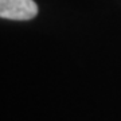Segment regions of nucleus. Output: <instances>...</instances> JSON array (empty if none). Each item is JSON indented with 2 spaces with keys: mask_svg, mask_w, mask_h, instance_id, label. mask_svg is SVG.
I'll list each match as a JSON object with an SVG mask.
<instances>
[{
  "mask_svg": "<svg viewBox=\"0 0 121 121\" xmlns=\"http://www.w3.org/2000/svg\"><path fill=\"white\" fill-rule=\"evenodd\" d=\"M38 15L34 0H0V16L8 20H30Z\"/></svg>",
  "mask_w": 121,
  "mask_h": 121,
  "instance_id": "1",
  "label": "nucleus"
}]
</instances>
